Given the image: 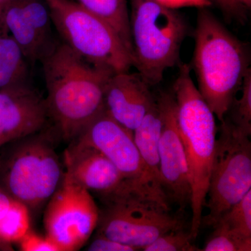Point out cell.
Masks as SVG:
<instances>
[{
	"instance_id": "obj_1",
	"label": "cell",
	"mask_w": 251,
	"mask_h": 251,
	"mask_svg": "<svg viewBox=\"0 0 251 251\" xmlns=\"http://www.w3.org/2000/svg\"><path fill=\"white\" fill-rule=\"evenodd\" d=\"M49 118L65 141H74L104 112V90L115 73L56 42L41 59Z\"/></svg>"
},
{
	"instance_id": "obj_2",
	"label": "cell",
	"mask_w": 251,
	"mask_h": 251,
	"mask_svg": "<svg viewBox=\"0 0 251 251\" xmlns=\"http://www.w3.org/2000/svg\"><path fill=\"white\" fill-rule=\"evenodd\" d=\"M191 67L200 93L222 123L249 69L244 43L207 8L198 9Z\"/></svg>"
},
{
	"instance_id": "obj_3",
	"label": "cell",
	"mask_w": 251,
	"mask_h": 251,
	"mask_svg": "<svg viewBox=\"0 0 251 251\" xmlns=\"http://www.w3.org/2000/svg\"><path fill=\"white\" fill-rule=\"evenodd\" d=\"M172 94L176 103V121L187 160L192 211L189 232L195 239L202 224L218 128L215 115L195 85L188 64L179 66V75L173 84Z\"/></svg>"
},
{
	"instance_id": "obj_4",
	"label": "cell",
	"mask_w": 251,
	"mask_h": 251,
	"mask_svg": "<svg viewBox=\"0 0 251 251\" xmlns=\"http://www.w3.org/2000/svg\"><path fill=\"white\" fill-rule=\"evenodd\" d=\"M130 7L133 67L150 87L156 86L167 69L179 63L189 27L176 9L157 0H130Z\"/></svg>"
},
{
	"instance_id": "obj_5",
	"label": "cell",
	"mask_w": 251,
	"mask_h": 251,
	"mask_svg": "<svg viewBox=\"0 0 251 251\" xmlns=\"http://www.w3.org/2000/svg\"><path fill=\"white\" fill-rule=\"evenodd\" d=\"M101 198L105 207L100 211L97 233L138 251L163 234L184 228L182 220L171 212L167 201L127 183Z\"/></svg>"
},
{
	"instance_id": "obj_6",
	"label": "cell",
	"mask_w": 251,
	"mask_h": 251,
	"mask_svg": "<svg viewBox=\"0 0 251 251\" xmlns=\"http://www.w3.org/2000/svg\"><path fill=\"white\" fill-rule=\"evenodd\" d=\"M41 131L13 141L0 163V187L29 209L49 202L64 174L51 140Z\"/></svg>"
},
{
	"instance_id": "obj_7",
	"label": "cell",
	"mask_w": 251,
	"mask_h": 251,
	"mask_svg": "<svg viewBox=\"0 0 251 251\" xmlns=\"http://www.w3.org/2000/svg\"><path fill=\"white\" fill-rule=\"evenodd\" d=\"M62 42L86 60L114 73L129 72L133 59L113 28L72 0H45Z\"/></svg>"
},
{
	"instance_id": "obj_8",
	"label": "cell",
	"mask_w": 251,
	"mask_h": 251,
	"mask_svg": "<svg viewBox=\"0 0 251 251\" xmlns=\"http://www.w3.org/2000/svg\"><path fill=\"white\" fill-rule=\"evenodd\" d=\"M251 190V143L228 122L217 128L205 206L208 214L202 224L214 227L231 206Z\"/></svg>"
},
{
	"instance_id": "obj_9",
	"label": "cell",
	"mask_w": 251,
	"mask_h": 251,
	"mask_svg": "<svg viewBox=\"0 0 251 251\" xmlns=\"http://www.w3.org/2000/svg\"><path fill=\"white\" fill-rule=\"evenodd\" d=\"M100 210L90 191L64 171L44 214L46 236L59 251L79 250L98 226Z\"/></svg>"
},
{
	"instance_id": "obj_10",
	"label": "cell",
	"mask_w": 251,
	"mask_h": 251,
	"mask_svg": "<svg viewBox=\"0 0 251 251\" xmlns=\"http://www.w3.org/2000/svg\"><path fill=\"white\" fill-rule=\"evenodd\" d=\"M74 141L99 150L115 165L130 184L168 201L142 159L133 139V132L105 112L91 122Z\"/></svg>"
},
{
	"instance_id": "obj_11",
	"label": "cell",
	"mask_w": 251,
	"mask_h": 251,
	"mask_svg": "<svg viewBox=\"0 0 251 251\" xmlns=\"http://www.w3.org/2000/svg\"><path fill=\"white\" fill-rule=\"evenodd\" d=\"M162 109L163 125L160 137L161 185L168 201L182 210L191 204V187L186 152L176 121V103L173 94L162 92L157 97Z\"/></svg>"
},
{
	"instance_id": "obj_12",
	"label": "cell",
	"mask_w": 251,
	"mask_h": 251,
	"mask_svg": "<svg viewBox=\"0 0 251 251\" xmlns=\"http://www.w3.org/2000/svg\"><path fill=\"white\" fill-rule=\"evenodd\" d=\"M0 23L22 49L29 64L41 62L56 43L45 0H5Z\"/></svg>"
},
{
	"instance_id": "obj_13",
	"label": "cell",
	"mask_w": 251,
	"mask_h": 251,
	"mask_svg": "<svg viewBox=\"0 0 251 251\" xmlns=\"http://www.w3.org/2000/svg\"><path fill=\"white\" fill-rule=\"evenodd\" d=\"M45 99L27 83L0 90V148L44 129Z\"/></svg>"
},
{
	"instance_id": "obj_14",
	"label": "cell",
	"mask_w": 251,
	"mask_h": 251,
	"mask_svg": "<svg viewBox=\"0 0 251 251\" xmlns=\"http://www.w3.org/2000/svg\"><path fill=\"white\" fill-rule=\"evenodd\" d=\"M156 97L139 73H116L104 90V112L133 132L151 108Z\"/></svg>"
},
{
	"instance_id": "obj_15",
	"label": "cell",
	"mask_w": 251,
	"mask_h": 251,
	"mask_svg": "<svg viewBox=\"0 0 251 251\" xmlns=\"http://www.w3.org/2000/svg\"><path fill=\"white\" fill-rule=\"evenodd\" d=\"M65 171L90 192L100 198L110 196L123 186L126 180L115 165L99 150L73 141L64 152Z\"/></svg>"
},
{
	"instance_id": "obj_16",
	"label": "cell",
	"mask_w": 251,
	"mask_h": 251,
	"mask_svg": "<svg viewBox=\"0 0 251 251\" xmlns=\"http://www.w3.org/2000/svg\"><path fill=\"white\" fill-rule=\"evenodd\" d=\"M162 125L163 115L161 103L156 97L151 108L147 112L139 126L133 130V133L135 145L139 151L142 159L155 184L163 191L161 185L158 153Z\"/></svg>"
},
{
	"instance_id": "obj_17",
	"label": "cell",
	"mask_w": 251,
	"mask_h": 251,
	"mask_svg": "<svg viewBox=\"0 0 251 251\" xmlns=\"http://www.w3.org/2000/svg\"><path fill=\"white\" fill-rule=\"evenodd\" d=\"M76 2L108 23L120 36L133 59L129 12L126 0H77Z\"/></svg>"
},
{
	"instance_id": "obj_18",
	"label": "cell",
	"mask_w": 251,
	"mask_h": 251,
	"mask_svg": "<svg viewBox=\"0 0 251 251\" xmlns=\"http://www.w3.org/2000/svg\"><path fill=\"white\" fill-rule=\"evenodd\" d=\"M28 64L16 41L0 34V90L27 83Z\"/></svg>"
},
{
	"instance_id": "obj_19",
	"label": "cell",
	"mask_w": 251,
	"mask_h": 251,
	"mask_svg": "<svg viewBox=\"0 0 251 251\" xmlns=\"http://www.w3.org/2000/svg\"><path fill=\"white\" fill-rule=\"evenodd\" d=\"M29 229V209L15 200L9 211L0 219V245L7 248L17 244Z\"/></svg>"
},
{
	"instance_id": "obj_20",
	"label": "cell",
	"mask_w": 251,
	"mask_h": 251,
	"mask_svg": "<svg viewBox=\"0 0 251 251\" xmlns=\"http://www.w3.org/2000/svg\"><path fill=\"white\" fill-rule=\"evenodd\" d=\"M240 90V97L234 99L224 120L243 134L251 135V69L246 74Z\"/></svg>"
},
{
	"instance_id": "obj_21",
	"label": "cell",
	"mask_w": 251,
	"mask_h": 251,
	"mask_svg": "<svg viewBox=\"0 0 251 251\" xmlns=\"http://www.w3.org/2000/svg\"><path fill=\"white\" fill-rule=\"evenodd\" d=\"M216 224L224 226L239 237L251 239V190L226 211Z\"/></svg>"
},
{
	"instance_id": "obj_22",
	"label": "cell",
	"mask_w": 251,
	"mask_h": 251,
	"mask_svg": "<svg viewBox=\"0 0 251 251\" xmlns=\"http://www.w3.org/2000/svg\"><path fill=\"white\" fill-rule=\"evenodd\" d=\"M214 232L206 242L204 251H251V239L239 237L220 224L214 226Z\"/></svg>"
},
{
	"instance_id": "obj_23",
	"label": "cell",
	"mask_w": 251,
	"mask_h": 251,
	"mask_svg": "<svg viewBox=\"0 0 251 251\" xmlns=\"http://www.w3.org/2000/svg\"><path fill=\"white\" fill-rule=\"evenodd\" d=\"M189 231L184 228L167 232L143 248L145 251H201L193 245Z\"/></svg>"
},
{
	"instance_id": "obj_24",
	"label": "cell",
	"mask_w": 251,
	"mask_h": 251,
	"mask_svg": "<svg viewBox=\"0 0 251 251\" xmlns=\"http://www.w3.org/2000/svg\"><path fill=\"white\" fill-rule=\"evenodd\" d=\"M212 5L219 8L225 18L244 24L251 10V0H210Z\"/></svg>"
},
{
	"instance_id": "obj_25",
	"label": "cell",
	"mask_w": 251,
	"mask_h": 251,
	"mask_svg": "<svg viewBox=\"0 0 251 251\" xmlns=\"http://www.w3.org/2000/svg\"><path fill=\"white\" fill-rule=\"evenodd\" d=\"M23 251H59L57 247L46 236L39 235L31 229L18 243Z\"/></svg>"
},
{
	"instance_id": "obj_26",
	"label": "cell",
	"mask_w": 251,
	"mask_h": 251,
	"mask_svg": "<svg viewBox=\"0 0 251 251\" xmlns=\"http://www.w3.org/2000/svg\"><path fill=\"white\" fill-rule=\"evenodd\" d=\"M86 250L89 251H138L135 248L122 244L99 233H97Z\"/></svg>"
},
{
	"instance_id": "obj_27",
	"label": "cell",
	"mask_w": 251,
	"mask_h": 251,
	"mask_svg": "<svg viewBox=\"0 0 251 251\" xmlns=\"http://www.w3.org/2000/svg\"><path fill=\"white\" fill-rule=\"evenodd\" d=\"M157 1L163 6L173 9L186 7H196L201 9V8H208L212 6L210 0H157Z\"/></svg>"
},
{
	"instance_id": "obj_28",
	"label": "cell",
	"mask_w": 251,
	"mask_h": 251,
	"mask_svg": "<svg viewBox=\"0 0 251 251\" xmlns=\"http://www.w3.org/2000/svg\"><path fill=\"white\" fill-rule=\"evenodd\" d=\"M14 199L0 187V219L9 211Z\"/></svg>"
},
{
	"instance_id": "obj_29",
	"label": "cell",
	"mask_w": 251,
	"mask_h": 251,
	"mask_svg": "<svg viewBox=\"0 0 251 251\" xmlns=\"http://www.w3.org/2000/svg\"><path fill=\"white\" fill-rule=\"evenodd\" d=\"M3 4H4V1L0 0V19H1V12H2Z\"/></svg>"
},
{
	"instance_id": "obj_30",
	"label": "cell",
	"mask_w": 251,
	"mask_h": 251,
	"mask_svg": "<svg viewBox=\"0 0 251 251\" xmlns=\"http://www.w3.org/2000/svg\"><path fill=\"white\" fill-rule=\"evenodd\" d=\"M1 1H5V0H1Z\"/></svg>"
}]
</instances>
